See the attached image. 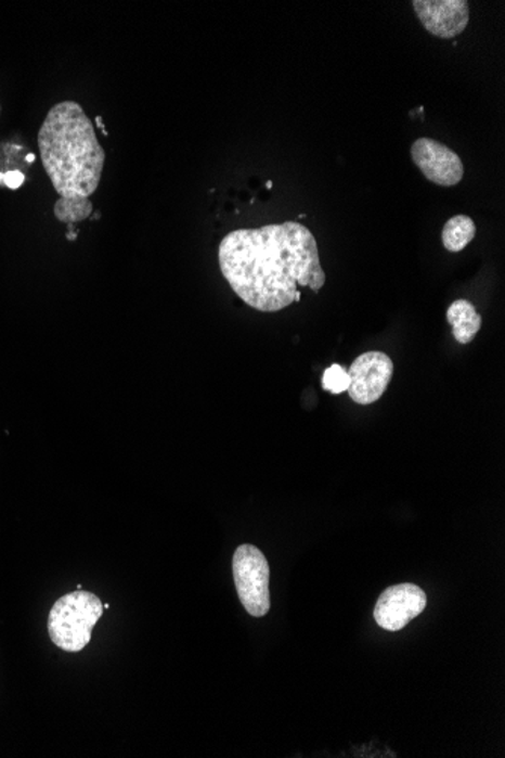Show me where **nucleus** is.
I'll return each mask as SVG.
<instances>
[{
    "label": "nucleus",
    "mask_w": 505,
    "mask_h": 758,
    "mask_svg": "<svg viewBox=\"0 0 505 758\" xmlns=\"http://www.w3.org/2000/svg\"><path fill=\"white\" fill-rule=\"evenodd\" d=\"M218 262L236 296L260 312L300 301L298 286L318 293L325 283L315 236L297 221L229 233L218 247Z\"/></svg>",
    "instance_id": "nucleus-1"
},
{
    "label": "nucleus",
    "mask_w": 505,
    "mask_h": 758,
    "mask_svg": "<svg viewBox=\"0 0 505 758\" xmlns=\"http://www.w3.org/2000/svg\"><path fill=\"white\" fill-rule=\"evenodd\" d=\"M38 149L60 197L88 198L99 189L106 153L78 102H60L49 110L38 130Z\"/></svg>",
    "instance_id": "nucleus-2"
},
{
    "label": "nucleus",
    "mask_w": 505,
    "mask_h": 758,
    "mask_svg": "<svg viewBox=\"0 0 505 758\" xmlns=\"http://www.w3.org/2000/svg\"><path fill=\"white\" fill-rule=\"evenodd\" d=\"M103 612L101 599L82 589L61 596L49 614L51 641L67 653H79L91 642V633Z\"/></svg>",
    "instance_id": "nucleus-3"
},
{
    "label": "nucleus",
    "mask_w": 505,
    "mask_h": 758,
    "mask_svg": "<svg viewBox=\"0 0 505 758\" xmlns=\"http://www.w3.org/2000/svg\"><path fill=\"white\" fill-rule=\"evenodd\" d=\"M233 580L248 614L262 618L270 612V565L262 551L250 543L238 547L233 554Z\"/></svg>",
    "instance_id": "nucleus-4"
},
{
    "label": "nucleus",
    "mask_w": 505,
    "mask_h": 758,
    "mask_svg": "<svg viewBox=\"0 0 505 758\" xmlns=\"http://www.w3.org/2000/svg\"><path fill=\"white\" fill-rule=\"evenodd\" d=\"M347 393L358 404H373L380 400L393 376V362L381 351H368L359 356L350 370Z\"/></svg>",
    "instance_id": "nucleus-5"
},
{
    "label": "nucleus",
    "mask_w": 505,
    "mask_h": 758,
    "mask_svg": "<svg viewBox=\"0 0 505 758\" xmlns=\"http://www.w3.org/2000/svg\"><path fill=\"white\" fill-rule=\"evenodd\" d=\"M427 606V595L419 586L403 583L390 586L381 593L374 618L381 629L400 631L412 619L418 618Z\"/></svg>",
    "instance_id": "nucleus-6"
},
{
    "label": "nucleus",
    "mask_w": 505,
    "mask_h": 758,
    "mask_svg": "<svg viewBox=\"0 0 505 758\" xmlns=\"http://www.w3.org/2000/svg\"><path fill=\"white\" fill-rule=\"evenodd\" d=\"M411 155L424 178L436 185L455 187L465 175L461 156L431 138L416 140L412 145Z\"/></svg>",
    "instance_id": "nucleus-7"
},
{
    "label": "nucleus",
    "mask_w": 505,
    "mask_h": 758,
    "mask_svg": "<svg viewBox=\"0 0 505 758\" xmlns=\"http://www.w3.org/2000/svg\"><path fill=\"white\" fill-rule=\"evenodd\" d=\"M413 10L431 36L450 40L465 33L469 23L466 0H413Z\"/></svg>",
    "instance_id": "nucleus-8"
},
{
    "label": "nucleus",
    "mask_w": 505,
    "mask_h": 758,
    "mask_svg": "<svg viewBox=\"0 0 505 758\" xmlns=\"http://www.w3.org/2000/svg\"><path fill=\"white\" fill-rule=\"evenodd\" d=\"M446 321L453 327L455 341L463 346L476 339L477 333L480 332L481 324H483V318L477 312L476 306L465 298L455 300L448 308Z\"/></svg>",
    "instance_id": "nucleus-9"
},
{
    "label": "nucleus",
    "mask_w": 505,
    "mask_h": 758,
    "mask_svg": "<svg viewBox=\"0 0 505 758\" xmlns=\"http://www.w3.org/2000/svg\"><path fill=\"white\" fill-rule=\"evenodd\" d=\"M476 223L468 216H455L443 226L442 243L448 252L458 253L465 250L469 243L476 239Z\"/></svg>",
    "instance_id": "nucleus-10"
},
{
    "label": "nucleus",
    "mask_w": 505,
    "mask_h": 758,
    "mask_svg": "<svg viewBox=\"0 0 505 758\" xmlns=\"http://www.w3.org/2000/svg\"><path fill=\"white\" fill-rule=\"evenodd\" d=\"M94 213V205L90 198L82 197H72L64 198L60 197L59 202L53 206V214H55L56 220L65 224H76L79 221L87 220Z\"/></svg>",
    "instance_id": "nucleus-11"
},
{
    "label": "nucleus",
    "mask_w": 505,
    "mask_h": 758,
    "mask_svg": "<svg viewBox=\"0 0 505 758\" xmlns=\"http://www.w3.org/2000/svg\"><path fill=\"white\" fill-rule=\"evenodd\" d=\"M348 386H350V376H348V371L346 369H342L338 363H333L331 369L325 370L323 388L327 390V393H347Z\"/></svg>",
    "instance_id": "nucleus-12"
},
{
    "label": "nucleus",
    "mask_w": 505,
    "mask_h": 758,
    "mask_svg": "<svg viewBox=\"0 0 505 758\" xmlns=\"http://www.w3.org/2000/svg\"><path fill=\"white\" fill-rule=\"evenodd\" d=\"M25 175L21 170H11L3 174V187L10 190H18L25 183Z\"/></svg>",
    "instance_id": "nucleus-13"
},
{
    "label": "nucleus",
    "mask_w": 505,
    "mask_h": 758,
    "mask_svg": "<svg viewBox=\"0 0 505 758\" xmlns=\"http://www.w3.org/2000/svg\"><path fill=\"white\" fill-rule=\"evenodd\" d=\"M26 160H28L29 164H33L34 160H36V155H33V153H30V155L26 156Z\"/></svg>",
    "instance_id": "nucleus-14"
},
{
    "label": "nucleus",
    "mask_w": 505,
    "mask_h": 758,
    "mask_svg": "<svg viewBox=\"0 0 505 758\" xmlns=\"http://www.w3.org/2000/svg\"><path fill=\"white\" fill-rule=\"evenodd\" d=\"M267 189H268V190L273 189V182H271V181L268 182V183H267Z\"/></svg>",
    "instance_id": "nucleus-15"
},
{
    "label": "nucleus",
    "mask_w": 505,
    "mask_h": 758,
    "mask_svg": "<svg viewBox=\"0 0 505 758\" xmlns=\"http://www.w3.org/2000/svg\"><path fill=\"white\" fill-rule=\"evenodd\" d=\"M106 608H109V603L103 604V611H106Z\"/></svg>",
    "instance_id": "nucleus-16"
},
{
    "label": "nucleus",
    "mask_w": 505,
    "mask_h": 758,
    "mask_svg": "<svg viewBox=\"0 0 505 758\" xmlns=\"http://www.w3.org/2000/svg\"><path fill=\"white\" fill-rule=\"evenodd\" d=\"M0 113H2V106H0Z\"/></svg>",
    "instance_id": "nucleus-17"
}]
</instances>
